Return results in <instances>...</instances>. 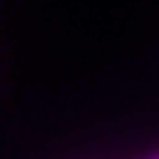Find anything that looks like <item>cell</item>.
Instances as JSON below:
<instances>
[{
  "label": "cell",
  "mask_w": 159,
  "mask_h": 159,
  "mask_svg": "<svg viewBox=\"0 0 159 159\" xmlns=\"http://www.w3.org/2000/svg\"><path fill=\"white\" fill-rule=\"evenodd\" d=\"M145 159H159V151H157V154H151V157H145Z\"/></svg>",
  "instance_id": "6da1fadb"
}]
</instances>
